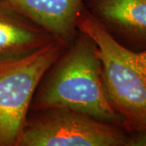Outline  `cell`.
I'll use <instances>...</instances> for the list:
<instances>
[{"label": "cell", "mask_w": 146, "mask_h": 146, "mask_svg": "<svg viewBox=\"0 0 146 146\" xmlns=\"http://www.w3.org/2000/svg\"><path fill=\"white\" fill-rule=\"evenodd\" d=\"M56 107L81 111L122 127L105 94L98 46L80 30L42 76L29 112Z\"/></svg>", "instance_id": "cell-1"}, {"label": "cell", "mask_w": 146, "mask_h": 146, "mask_svg": "<svg viewBox=\"0 0 146 146\" xmlns=\"http://www.w3.org/2000/svg\"><path fill=\"white\" fill-rule=\"evenodd\" d=\"M17 11L68 46L76 35L84 0H5Z\"/></svg>", "instance_id": "cell-6"}, {"label": "cell", "mask_w": 146, "mask_h": 146, "mask_svg": "<svg viewBox=\"0 0 146 146\" xmlns=\"http://www.w3.org/2000/svg\"><path fill=\"white\" fill-rule=\"evenodd\" d=\"M77 29L91 36L98 48L106 99L128 133L146 128V52H136L110 36L84 7Z\"/></svg>", "instance_id": "cell-2"}, {"label": "cell", "mask_w": 146, "mask_h": 146, "mask_svg": "<svg viewBox=\"0 0 146 146\" xmlns=\"http://www.w3.org/2000/svg\"><path fill=\"white\" fill-rule=\"evenodd\" d=\"M129 146H146V128L129 134Z\"/></svg>", "instance_id": "cell-8"}, {"label": "cell", "mask_w": 146, "mask_h": 146, "mask_svg": "<svg viewBox=\"0 0 146 146\" xmlns=\"http://www.w3.org/2000/svg\"><path fill=\"white\" fill-rule=\"evenodd\" d=\"M85 7L122 46L146 52V0H84Z\"/></svg>", "instance_id": "cell-5"}, {"label": "cell", "mask_w": 146, "mask_h": 146, "mask_svg": "<svg viewBox=\"0 0 146 146\" xmlns=\"http://www.w3.org/2000/svg\"><path fill=\"white\" fill-rule=\"evenodd\" d=\"M54 39L45 29L0 0V59L26 55Z\"/></svg>", "instance_id": "cell-7"}, {"label": "cell", "mask_w": 146, "mask_h": 146, "mask_svg": "<svg viewBox=\"0 0 146 146\" xmlns=\"http://www.w3.org/2000/svg\"><path fill=\"white\" fill-rule=\"evenodd\" d=\"M66 46L54 39L26 55L0 59V146H17L38 84Z\"/></svg>", "instance_id": "cell-3"}, {"label": "cell", "mask_w": 146, "mask_h": 146, "mask_svg": "<svg viewBox=\"0 0 146 146\" xmlns=\"http://www.w3.org/2000/svg\"><path fill=\"white\" fill-rule=\"evenodd\" d=\"M17 146H129V134L81 111L48 108L29 113Z\"/></svg>", "instance_id": "cell-4"}]
</instances>
